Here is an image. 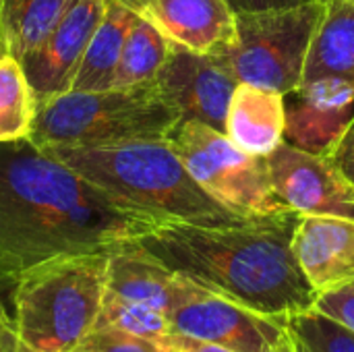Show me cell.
I'll use <instances>...</instances> for the list:
<instances>
[{"instance_id":"52a82bcc","label":"cell","mask_w":354,"mask_h":352,"mask_svg":"<svg viewBox=\"0 0 354 352\" xmlns=\"http://www.w3.org/2000/svg\"><path fill=\"white\" fill-rule=\"evenodd\" d=\"M166 139L197 185L228 210L243 216L290 210L272 187L266 158L243 151L222 131L197 120H178Z\"/></svg>"},{"instance_id":"484cf974","label":"cell","mask_w":354,"mask_h":352,"mask_svg":"<svg viewBox=\"0 0 354 352\" xmlns=\"http://www.w3.org/2000/svg\"><path fill=\"white\" fill-rule=\"evenodd\" d=\"M330 160L340 168V172L354 185V116L346 131L330 151Z\"/></svg>"},{"instance_id":"4fadbf2b","label":"cell","mask_w":354,"mask_h":352,"mask_svg":"<svg viewBox=\"0 0 354 352\" xmlns=\"http://www.w3.org/2000/svg\"><path fill=\"white\" fill-rule=\"evenodd\" d=\"M295 259L317 295L354 282V218L307 214L292 234Z\"/></svg>"},{"instance_id":"5b68a950","label":"cell","mask_w":354,"mask_h":352,"mask_svg":"<svg viewBox=\"0 0 354 352\" xmlns=\"http://www.w3.org/2000/svg\"><path fill=\"white\" fill-rule=\"evenodd\" d=\"M178 120V114L162 100L153 83L129 89L66 91L37 104L27 139L41 149L166 139Z\"/></svg>"},{"instance_id":"cb8c5ba5","label":"cell","mask_w":354,"mask_h":352,"mask_svg":"<svg viewBox=\"0 0 354 352\" xmlns=\"http://www.w3.org/2000/svg\"><path fill=\"white\" fill-rule=\"evenodd\" d=\"M73 352H178L174 346L141 338L116 328H97L87 334Z\"/></svg>"},{"instance_id":"7402d4cb","label":"cell","mask_w":354,"mask_h":352,"mask_svg":"<svg viewBox=\"0 0 354 352\" xmlns=\"http://www.w3.org/2000/svg\"><path fill=\"white\" fill-rule=\"evenodd\" d=\"M292 352H354V332L315 307L284 322Z\"/></svg>"},{"instance_id":"8992f818","label":"cell","mask_w":354,"mask_h":352,"mask_svg":"<svg viewBox=\"0 0 354 352\" xmlns=\"http://www.w3.org/2000/svg\"><path fill=\"white\" fill-rule=\"evenodd\" d=\"M324 8L326 0H311L288 8L236 12V37L216 58L236 83H251L286 95L303 83Z\"/></svg>"},{"instance_id":"7a4b0ae2","label":"cell","mask_w":354,"mask_h":352,"mask_svg":"<svg viewBox=\"0 0 354 352\" xmlns=\"http://www.w3.org/2000/svg\"><path fill=\"white\" fill-rule=\"evenodd\" d=\"M299 218L286 210L222 224L162 220L135 243L170 272L286 322L317 299L292 253Z\"/></svg>"},{"instance_id":"2e32d148","label":"cell","mask_w":354,"mask_h":352,"mask_svg":"<svg viewBox=\"0 0 354 352\" xmlns=\"http://www.w3.org/2000/svg\"><path fill=\"white\" fill-rule=\"evenodd\" d=\"M174 272L131 241L108 251L106 297L147 305L168 313Z\"/></svg>"},{"instance_id":"ac0fdd59","label":"cell","mask_w":354,"mask_h":352,"mask_svg":"<svg viewBox=\"0 0 354 352\" xmlns=\"http://www.w3.org/2000/svg\"><path fill=\"white\" fill-rule=\"evenodd\" d=\"M326 77L354 83V0H326L309 48L303 83Z\"/></svg>"},{"instance_id":"7c38bea8","label":"cell","mask_w":354,"mask_h":352,"mask_svg":"<svg viewBox=\"0 0 354 352\" xmlns=\"http://www.w3.org/2000/svg\"><path fill=\"white\" fill-rule=\"evenodd\" d=\"M286 98L284 141L330 156L354 116V83L326 77L305 81Z\"/></svg>"},{"instance_id":"8fae6325","label":"cell","mask_w":354,"mask_h":352,"mask_svg":"<svg viewBox=\"0 0 354 352\" xmlns=\"http://www.w3.org/2000/svg\"><path fill=\"white\" fill-rule=\"evenodd\" d=\"M106 12V0H75L52 29L19 60L37 104L71 91L87 44Z\"/></svg>"},{"instance_id":"277c9868","label":"cell","mask_w":354,"mask_h":352,"mask_svg":"<svg viewBox=\"0 0 354 352\" xmlns=\"http://www.w3.org/2000/svg\"><path fill=\"white\" fill-rule=\"evenodd\" d=\"M108 253L62 255L12 282L21 352H73L93 332L106 295Z\"/></svg>"},{"instance_id":"e0dca14e","label":"cell","mask_w":354,"mask_h":352,"mask_svg":"<svg viewBox=\"0 0 354 352\" xmlns=\"http://www.w3.org/2000/svg\"><path fill=\"white\" fill-rule=\"evenodd\" d=\"M137 12L122 0H106V12L95 27L81 64L75 73L71 91L112 89L127 33Z\"/></svg>"},{"instance_id":"30bf717a","label":"cell","mask_w":354,"mask_h":352,"mask_svg":"<svg viewBox=\"0 0 354 352\" xmlns=\"http://www.w3.org/2000/svg\"><path fill=\"white\" fill-rule=\"evenodd\" d=\"M268 174L280 201L301 216L332 214L354 218V185L330 160L282 141L266 156Z\"/></svg>"},{"instance_id":"f1b7e54d","label":"cell","mask_w":354,"mask_h":352,"mask_svg":"<svg viewBox=\"0 0 354 352\" xmlns=\"http://www.w3.org/2000/svg\"><path fill=\"white\" fill-rule=\"evenodd\" d=\"M170 344L178 352H234L230 349H224L220 344L214 342H203V340H195V338H187L180 334H172Z\"/></svg>"},{"instance_id":"ba28073f","label":"cell","mask_w":354,"mask_h":352,"mask_svg":"<svg viewBox=\"0 0 354 352\" xmlns=\"http://www.w3.org/2000/svg\"><path fill=\"white\" fill-rule=\"evenodd\" d=\"M168 319L174 334L214 342L234 352H292L282 319L174 274Z\"/></svg>"},{"instance_id":"ffe728a7","label":"cell","mask_w":354,"mask_h":352,"mask_svg":"<svg viewBox=\"0 0 354 352\" xmlns=\"http://www.w3.org/2000/svg\"><path fill=\"white\" fill-rule=\"evenodd\" d=\"M73 2L75 0H2L0 23L8 37L10 56L21 60Z\"/></svg>"},{"instance_id":"9a60e30c","label":"cell","mask_w":354,"mask_h":352,"mask_svg":"<svg viewBox=\"0 0 354 352\" xmlns=\"http://www.w3.org/2000/svg\"><path fill=\"white\" fill-rule=\"evenodd\" d=\"M286 133V98L280 91L239 83L226 112L224 135L243 151L266 158Z\"/></svg>"},{"instance_id":"5bb4252c","label":"cell","mask_w":354,"mask_h":352,"mask_svg":"<svg viewBox=\"0 0 354 352\" xmlns=\"http://www.w3.org/2000/svg\"><path fill=\"white\" fill-rule=\"evenodd\" d=\"M149 19L172 44L222 54L236 37V12L228 0H122Z\"/></svg>"},{"instance_id":"d4e9b609","label":"cell","mask_w":354,"mask_h":352,"mask_svg":"<svg viewBox=\"0 0 354 352\" xmlns=\"http://www.w3.org/2000/svg\"><path fill=\"white\" fill-rule=\"evenodd\" d=\"M313 307L354 332V282L344 288L317 295Z\"/></svg>"},{"instance_id":"6da1fadb","label":"cell","mask_w":354,"mask_h":352,"mask_svg":"<svg viewBox=\"0 0 354 352\" xmlns=\"http://www.w3.org/2000/svg\"><path fill=\"white\" fill-rule=\"evenodd\" d=\"M158 218L124 207L27 137L0 143V280L62 255L108 253Z\"/></svg>"},{"instance_id":"4316f807","label":"cell","mask_w":354,"mask_h":352,"mask_svg":"<svg viewBox=\"0 0 354 352\" xmlns=\"http://www.w3.org/2000/svg\"><path fill=\"white\" fill-rule=\"evenodd\" d=\"M0 352H21V342L15 326V317L0 301Z\"/></svg>"},{"instance_id":"d6986e66","label":"cell","mask_w":354,"mask_h":352,"mask_svg":"<svg viewBox=\"0 0 354 352\" xmlns=\"http://www.w3.org/2000/svg\"><path fill=\"white\" fill-rule=\"evenodd\" d=\"M170 44L172 41L149 19L137 12L127 33L112 87L129 89L153 83L168 58Z\"/></svg>"},{"instance_id":"83f0119b","label":"cell","mask_w":354,"mask_h":352,"mask_svg":"<svg viewBox=\"0 0 354 352\" xmlns=\"http://www.w3.org/2000/svg\"><path fill=\"white\" fill-rule=\"evenodd\" d=\"M311 0H228L234 12H255V10H272V8H288L299 6Z\"/></svg>"},{"instance_id":"9c48e42d","label":"cell","mask_w":354,"mask_h":352,"mask_svg":"<svg viewBox=\"0 0 354 352\" xmlns=\"http://www.w3.org/2000/svg\"><path fill=\"white\" fill-rule=\"evenodd\" d=\"M153 85L180 120H197L224 133L228 104L239 83L214 54L170 44Z\"/></svg>"},{"instance_id":"603a6c76","label":"cell","mask_w":354,"mask_h":352,"mask_svg":"<svg viewBox=\"0 0 354 352\" xmlns=\"http://www.w3.org/2000/svg\"><path fill=\"white\" fill-rule=\"evenodd\" d=\"M97 328H116V330H122L141 338H149L156 342H164V344H170V338L174 334L168 313L147 307V305L112 299L106 295H104V303H102L93 330Z\"/></svg>"},{"instance_id":"44dd1931","label":"cell","mask_w":354,"mask_h":352,"mask_svg":"<svg viewBox=\"0 0 354 352\" xmlns=\"http://www.w3.org/2000/svg\"><path fill=\"white\" fill-rule=\"evenodd\" d=\"M37 100L15 56L0 60V143L31 135Z\"/></svg>"},{"instance_id":"3957f363","label":"cell","mask_w":354,"mask_h":352,"mask_svg":"<svg viewBox=\"0 0 354 352\" xmlns=\"http://www.w3.org/2000/svg\"><path fill=\"white\" fill-rule=\"evenodd\" d=\"M44 151L124 207L158 220L222 224L247 218L203 191L168 139H133L95 147H50Z\"/></svg>"},{"instance_id":"4dcf8cb0","label":"cell","mask_w":354,"mask_h":352,"mask_svg":"<svg viewBox=\"0 0 354 352\" xmlns=\"http://www.w3.org/2000/svg\"><path fill=\"white\" fill-rule=\"evenodd\" d=\"M0 12H2V0H0Z\"/></svg>"},{"instance_id":"f546056e","label":"cell","mask_w":354,"mask_h":352,"mask_svg":"<svg viewBox=\"0 0 354 352\" xmlns=\"http://www.w3.org/2000/svg\"><path fill=\"white\" fill-rule=\"evenodd\" d=\"M8 54H10L8 37H6V31H4V27H2V23H0V60H2L4 56H8Z\"/></svg>"}]
</instances>
